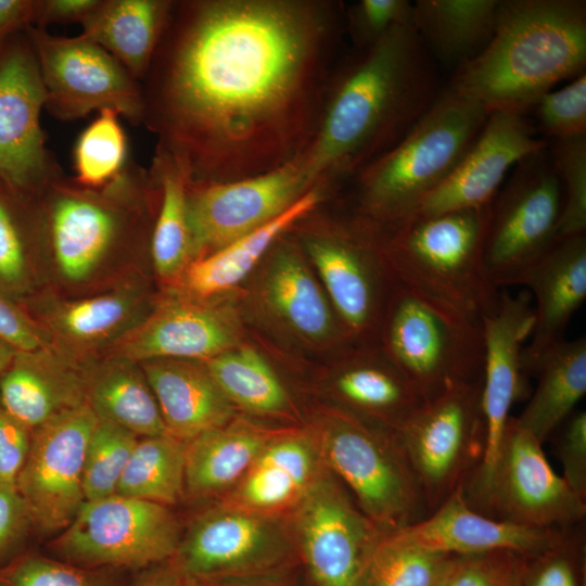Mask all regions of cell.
Masks as SVG:
<instances>
[{"mask_svg":"<svg viewBox=\"0 0 586 586\" xmlns=\"http://www.w3.org/2000/svg\"><path fill=\"white\" fill-rule=\"evenodd\" d=\"M340 0H173L142 123L190 183L278 169L309 145L345 50Z\"/></svg>","mask_w":586,"mask_h":586,"instance_id":"6da1fadb","label":"cell"},{"mask_svg":"<svg viewBox=\"0 0 586 586\" xmlns=\"http://www.w3.org/2000/svg\"><path fill=\"white\" fill-rule=\"evenodd\" d=\"M437 64L411 22L364 49H345L316 132L298 161L326 198L396 145L440 94Z\"/></svg>","mask_w":586,"mask_h":586,"instance_id":"7a4b0ae2","label":"cell"},{"mask_svg":"<svg viewBox=\"0 0 586 586\" xmlns=\"http://www.w3.org/2000/svg\"><path fill=\"white\" fill-rule=\"evenodd\" d=\"M585 68V0H500L492 39L446 86L488 114L525 116Z\"/></svg>","mask_w":586,"mask_h":586,"instance_id":"3957f363","label":"cell"},{"mask_svg":"<svg viewBox=\"0 0 586 586\" xmlns=\"http://www.w3.org/2000/svg\"><path fill=\"white\" fill-rule=\"evenodd\" d=\"M488 115L481 105L443 87L396 145L340 188L354 191V218L375 233L408 219L455 169Z\"/></svg>","mask_w":586,"mask_h":586,"instance_id":"277c9868","label":"cell"},{"mask_svg":"<svg viewBox=\"0 0 586 586\" xmlns=\"http://www.w3.org/2000/svg\"><path fill=\"white\" fill-rule=\"evenodd\" d=\"M489 205L430 217H411L377 233L394 279L446 310L480 323L500 290L484 263Z\"/></svg>","mask_w":586,"mask_h":586,"instance_id":"5b68a950","label":"cell"},{"mask_svg":"<svg viewBox=\"0 0 586 586\" xmlns=\"http://www.w3.org/2000/svg\"><path fill=\"white\" fill-rule=\"evenodd\" d=\"M327 468L384 534L409 526L429 507L395 430L372 425L346 410H332L317 431Z\"/></svg>","mask_w":586,"mask_h":586,"instance_id":"8992f818","label":"cell"},{"mask_svg":"<svg viewBox=\"0 0 586 586\" xmlns=\"http://www.w3.org/2000/svg\"><path fill=\"white\" fill-rule=\"evenodd\" d=\"M381 326L386 357L421 399L483 379L480 323L466 320L394 279Z\"/></svg>","mask_w":586,"mask_h":586,"instance_id":"52a82bcc","label":"cell"},{"mask_svg":"<svg viewBox=\"0 0 586 586\" xmlns=\"http://www.w3.org/2000/svg\"><path fill=\"white\" fill-rule=\"evenodd\" d=\"M473 510L508 523L564 530L585 521L586 501L555 472L543 444L511 417L488 468L461 486Z\"/></svg>","mask_w":586,"mask_h":586,"instance_id":"ba28073f","label":"cell"},{"mask_svg":"<svg viewBox=\"0 0 586 586\" xmlns=\"http://www.w3.org/2000/svg\"><path fill=\"white\" fill-rule=\"evenodd\" d=\"M173 559L193 586L301 565L288 515L222 501L192 521Z\"/></svg>","mask_w":586,"mask_h":586,"instance_id":"9c48e42d","label":"cell"},{"mask_svg":"<svg viewBox=\"0 0 586 586\" xmlns=\"http://www.w3.org/2000/svg\"><path fill=\"white\" fill-rule=\"evenodd\" d=\"M561 188L548 148L521 160L489 205L484 263L498 289L518 285L560 239Z\"/></svg>","mask_w":586,"mask_h":586,"instance_id":"30bf717a","label":"cell"},{"mask_svg":"<svg viewBox=\"0 0 586 586\" xmlns=\"http://www.w3.org/2000/svg\"><path fill=\"white\" fill-rule=\"evenodd\" d=\"M483 379L424 400L396 433L419 480L430 512L461 487L486 447Z\"/></svg>","mask_w":586,"mask_h":586,"instance_id":"8fae6325","label":"cell"},{"mask_svg":"<svg viewBox=\"0 0 586 586\" xmlns=\"http://www.w3.org/2000/svg\"><path fill=\"white\" fill-rule=\"evenodd\" d=\"M181 535L169 507L115 494L85 501L53 548L81 568L140 571L173 558Z\"/></svg>","mask_w":586,"mask_h":586,"instance_id":"7c38bea8","label":"cell"},{"mask_svg":"<svg viewBox=\"0 0 586 586\" xmlns=\"http://www.w3.org/2000/svg\"><path fill=\"white\" fill-rule=\"evenodd\" d=\"M25 30L44 86V109L53 117L76 120L112 109L141 125V85L112 54L81 34L55 36L35 26Z\"/></svg>","mask_w":586,"mask_h":586,"instance_id":"4fadbf2b","label":"cell"},{"mask_svg":"<svg viewBox=\"0 0 586 586\" xmlns=\"http://www.w3.org/2000/svg\"><path fill=\"white\" fill-rule=\"evenodd\" d=\"M301 565L315 586H358L382 533L324 466L288 514Z\"/></svg>","mask_w":586,"mask_h":586,"instance_id":"5bb4252c","label":"cell"},{"mask_svg":"<svg viewBox=\"0 0 586 586\" xmlns=\"http://www.w3.org/2000/svg\"><path fill=\"white\" fill-rule=\"evenodd\" d=\"M309 213L310 222L304 216L292 229L298 231L301 246L316 266L344 327L353 335L368 334L382 320L383 284L378 266L385 260L378 235L354 217L319 222Z\"/></svg>","mask_w":586,"mask_h":586,"instance_id":"9a60e30c","label":"cell"},{"mask_svg":"<svg viewBox=\"0 0 586 586\" xmlns=\"http://www.w3.org/2000/svg\"><path fill=\"white\" fill-rule=\"evenodd\" d=\"M44 105L38 61L24 29L0 43V181L15 192L36 193L62 171L46 146Z\"/></svg>","mask_w":586,"mask_h":586,"instance_id":"2e32d148","label":"cell"},{"mask_svg":"<svg viewBox=\"0 0 586 586\" xmlns=\"http://www.w3.org/2000/svg\"><path fill=\"white\" fill-rule=\"evenodd\" d=\"M311 189L298 158L240 180L188 182L187 215L193 259L265 226Z\"/></svg>","mask_w":586,"mask_h":586,"instance_id":"e0dca14e","label":"cell"},{"mask_svg":"<svg viewBox=\"0 0 586 586\" xmlns=\"http://www.w3.org/2000/svg\"><path fill=\"white\" fill-rule=\"evenodd\" d=\"M98 418L85 403L31 432L16 488L40 528L64 530L85 504L82 473L87 445Z\"/></svg>","mask_w":586,"mask_h":586,"instance_id":"ac0fdd59","label":"cell"},{"mask_svg":"<svg viewBox=\"0 0 586 586\" xmlns=\"http://www.w3.org/2000/svg\"><path fill=\"white\" fill-rule=\"evenodd\" d=\"M536 133L523 115L491 113L455 169L409 218L491 205L509 171L524 157L548 148V141Z\"/></svg>","mask_w":586,"mask_h":586,"instance_id":"d6986e66","label":"cell"},{"mask_svg":"<svg viewBox=\"0 0 586 586\" xmlns=\"http://www.w3.org/2000/svg\"><path fill=\"white\" fill-rule=\"evenodd\" d=\"M535 322L531 294L500 292L493 313L481 319L484 343L482 407L486 426V447L475 471L493 462L514 403L528 392L522 366L523 343Z\"/></svg>","mask_w":586,"mask_h":586,"instance_id":"ffe728a7","label":"cell"},{"mask_svg":"<svg viewBox=\"0 0 586 586\" xmlns=\"http://www.w3.org/2000/svg\"><path fill=\"white\" fill-rule=\"evenodd\" d=\"M238 329L224 308L183 298L162 303L117 342L114 355L137 362L151 359L207 361L233 348Z\"/></svg>","mask_w":586,"mask_h":586,"instance_id":"44dd1931","label":"cell"},{"mask_svg":"<svg viewBox=\"0 0 586 586\" xmlns=\"http://www.w3.org/2000/svg\"><path fill=\"white\" fill-rule=\"evenodd\" d=\"M324 466L317 432L280 430L219 501L264 514L288 515Z\"/></svg>","mask_w":586,"mask_h":586,"instance_id":"7402d4cb","label":"cell"},{"mask_svg":"<svg viewBox=\"0 0 586 586\" xmlns=\"http://www.w3.org/2000/svg\"><path fill=\"white\" fill-rule=\"evenodd\" d=\"M561 531L487 517L468 506L459 487L424 519L391 533L415 547L448 555L507 550L532 556L552 544Z\"/></svg>","mask_w":586,"mask_h":586,"instance_id":"603a6c76","label":"cell"},{"mask_svg":"<svg viewBox=\"0 0 586 586\" xmlns=\"http://www.w3.org/2000/svg\"><path fill=\"white\" fill-rule=\"evenodd\" d=\"M534 301L535 322L522 366L533 374L542 355L563 341L568 324L586 298V237L560 238L522 277Z\"/></svg>","mask_w":586,"mask_h":586,"instance_id":"cb8c5ba5","label":"cell"},{"mask_svg":"<svg viewBox=\"0 0 586 586\" xmlns=\"http://www.w3.org/2000/svg\"><path fill=\"white\" fill-rule=\"evenodd\" d=\"M139 364L173 437L188 442L234 419V406L204 361L162 358Z\"/></svg>","mask_w":586,"mask_h":586,"instance_id":"d4e9b609","label":"cell"},{"mask_svg":"<svg viewBox=\"0 0 586 586\" xmlns=\"http://www.w3.org/2000/svg\"><path fill=\"white\" fill-rule=\"evenodd\" d=\"M0 403L33 432L56 415L85 404V370L52 347L21 353L0 379Z\"/></svg>","mask_w":586,"mask_h":586,"instance_id":"484cf974","label":"cell"},{"mask_svg":"<svg viewBox=\"0 0 586 586\" xmlns=\"http://www.w3.org/2000/svg\"><path fill=\"white\" fill-rule=\"evenodd\" d=\"M279 431L233 419L184 442V494L195 499L222 498Z\"/></svg>","mask_w":586,"mask_h":586,"instance_id":"4316f807","label":"cell"},{"mask_svg":"<svg viewBox=\"0 0 586 586\" xmlns=\"http://www.w3.org/2000/svg\"><path fill=\"white\" fill-rule=\"evenodd\" d=\"M499 1L417 0L411 24L436 64L454 72L492 39Z\"/></svg>","mask_w":586,"mask_h":586,"instance_id":"83f0119b","label":"cell"},{"mask_svg":"<svg viewBox=\"0 0 586 586\" xmlns=\"http://www.w3.org/2000/svg\"><path fill=\"white\" fill-rule=\"evenodd\" d=\"M173 0H101L81 35L112 54L141 82L164 30Z\"/></svg>","mask_w":586,"mask_h":586,"instance_id":"f1b7e54d","label":"cell"},{"mask_svg":"<svg viewBox=\"0 0 586 586\" xmlns=\"http://www.w3.org/2000/svg\"><path fill=\"white\" fill-rule=\"evenodd\" d=\"M323 200V192L313 188L265 226L191 260L181 272L184 291L192 298H206L233 288L249 275L279 238Z\"/></svg>","mask_w":586,"mask_h":586,"instance_id":"f546056e","label":"cell"},{"mask_svg":"<svg viewBox=\"0 0 586 586\" xmlns=\"http://www.w3.org/2000/svg\"><path fill=\"white\" fill-rule=\"evenodd\" d=\"M85 402L99 420L138 437L168 434L145 374L131 359L113 354L85 370Z\"/></svg>","mask_w":586,"mask_h":586,"instance_id":"4dcf8cb0","label":"cell"},{"mask_svg":"<svg viewBox=\"0 0 586 586\" xmlns=\"http://www.w3.org/2000/svg\"><path fill=\"white\" fill-rule=\"evenodd\" d=\"M538 383L517 423L544 444L586 394V337L563 340L546 351L534 372Z\"/></svg>","mask_w":586,"mask_h":586,"instance_id":"1f68e13d","label":"cell"},{"mask_svg":"<svg viewBox=\"0 0 586 586\" xmlns=\"http://www.w3.org/2000/svg\"><path fill=\"white\" fill-rule=\"evenodd\" d=\"M264 283L266 301L292 329L311 340L335 331L331 303L306 267L286 232L272 246Z\"/></svg>","mask_w":586,"mask_h":586,"instance_id":"d6a6232c","label":"cell"},{"mask_svg":"<svg viewBox=\"0 0 586 586\" xmlns=\"http://www.w3.org/2000/svg\"><path fill=\"white\" fill-rule=\"evenodd\" d=\"M146 316L142 298L135 291L123 290L60 303L47 319L69 346L92 348L118 342Z\"/></svg>","mask_w":586,"mask_h":586,"instance_id":"836d02e7","label":"cell"},{"mask_svg":"<svg viewBox=\"0 0 586 586\" xmlns=\"http://www.w3.org/2000/svg\"><path fill=\"white\" fill-rule=\"evenodd\" d=\"M382 361L353 360L341 369L333 385L343 402L396 431L423 400L387 357Z\"/></svg>","mask_w":586,"mask_h":586,"instance_id":"e575fe53","label":"cell"},{"mask_svg":"<svg viewBox=\"0 0 586 586\" xmlns=\"http://www.w3.org/2000/svg\"><path fill=\"white\" fill-rule=\"evenodd\" d=\"M149 169L160 188L150 239L151 255L158 276L171 279L193 259L187 215L188 181L171 156L157 148Z\"/></svg>","mask_w":586,"mask_h":586,"instance_id":"d590c367","label":"cell"},{"mask_svg":"<svg viewBox=\"0 0 586 586\" xmlns=\"http://www.w3.org/2000/svg\"><path fill=\"white\" fill-rule=\"evenodd\" d=\"M184 442L169 434L138 438L116 494L175 505L184 494Z\"/></svg>","mask_w":586,"mask_h":586,"instance_id":"8d00e7d4","label":"cell"},{"mask_svg":"<svg viewBox=\"0 0 586 586\" xmlns=\"http://www.w3.org/2000/svg\"><path fill=\"white\" fill-rule=\"evenodd\" d=\"M204 362L233 406L271 416L289 410L290 398L284 386L255 349L230 348Z\"/></svg>","mask_w":586,"mask_h":586,"instance_id":"74e56055","label":"cell"},{"mask_svg":"<svg viewBox=\"0 0 586 586\" xmlns=\"http://www.w3.org/2000/svg\"><path fill=\"white\" fill-rule=\"evenodd\" d=\"M453 556L415 547L386 533L367 558L358 586H440Z\"/></svg>","mask_w":586,"mask_h":586,"instance_id":"f35d334b","label":"cell"},{"mask_svg":"<svg viewBox=\"0 0 586 586\" xmlns=\"http://www.w3.org/2000/svg\"><path fill=\"white\" fill-rule=\"evenodd\" d=\"M119 114L105 109L80 133L74 148L75 181L101 189L113 181L128 163V142Z\"/></svg>","mask_w":586,"mask_h":586,"instance_id":"ab89813d","label":"cell"},{"mask_svg":"<svg viewBox=\"0 0 586 586\" xmlns=\"http://www.w3.org/2000/svg\"><path fill=\"white\" fill-rule=\"evenodd\" d=\"M138 438L116 424L98 419L85 455L82 489L86 501L116 494Z\"/></svg>","mask_w":586,"mask_h":586,"instance_id":"60d3db41","label":"cell"},{"mask_svg":"<svg viewBox=\"0 0 586 586\" xmlns=\"http://www.w3.org/2000/svg\"><path fill=\"white\" fill-rule=\"evenodd\" d=\"M521 586H586L585 521L562 530L544 550L524 557Z\"/></svg>","mask_w":586,"mask_h":586,"instance_id":"b9f144b4","label":"cell"},{"mask_svg":"<svg viewBox=\"0 0 586 586\" xmlns=\"http://www.w3.org/2000/svg\"><path fill=\"white\" fill-rule=\"evenodd\" d=\"M548 150L562 195L559 237L585 234L586 136L552 140L548 142Z\"/></svg>","mask_w":586,"mask_h":586,"instance_id":"7bdbcfd3","label":"cell"},{"mask_svg":"<svg viewBox=\"0 0 586 586\" xmlns=\"http://www.w3.org/2000/svg\"><path fill=\"white\" fill-rule=\"evenodd\" d=\"M110 569H87L60 559L25 556L0 568L4 586H119Z\"/></svg>","mask_w":586,"mask_h":586,"instance_id":"ee69618b","label":"cell"},{"mask_svg":"<svg viewBox=\"0 0 586 586\" xmlns=\"http://www.w3.org/2000/svg\"><path fill=\"white\" fill-rule=\"evenodd\" d=\"M532 111L550 141L586 136V73L542 95Z\"/></svg>","mask_w":586,"mask_h":586,"instance_id":"f6af8a7d","label":"cell"},{"mask_svg":"<svg viewBox=\"0 0 586 586\" xmlns=\"http://www.w3.org/2000/svg\"><path fill=\"white\" fill-rule=\"evenodd\" d=\"M524 557L507 550L454 555L440 586H521Z\"/></svg>","mask_w":586,"mask_h":586,"instance_id":"bcb514c9","label":"cell"},{"mask_svg":"<svg viewBox=\"0 0 586 586\" xmlns=\"http://www.w3.org/2000/svg\"><path fill=\"white\" fill-rule=\"evenodd\" d=\"M412 2L408 0H359L346 4L345 35L349 47L368 48L395 25L411 22Z\"/></svg>","mask_w":586,"mask_h":586,"instance_id":"7dc6e473","label":"cell"},{"mask_svg":"<svg viewBox=\"0 0 586 586\" xmlns=\"http://www.w3.org/2000/svg\"><path fill=\"white\" fill-rule=\"evenodd\" d=\"M555 448L562 468L561 477L586 501V412L574 410L556 430Z\"/></svg>","mask_w":586,"mask_h":586,"instance_id":"c3c4849f","label":"cell"},{"mask_svg":"<svg viewBox=\"0 0 586 586\" xmlns=\"http://www.w3.org/2000/svg\"><path fill=\"white\" fill-rule=\"evenodd\" d=\"M26 244L15 212L0 192V281L20 284L26 276Z\"/></svg>","mask_w":586,"mask_h":586,"instance_id":"681fc988","label":"cell"},{"mask_svg":"<svg viewBox=\"0 0 586 586\" xmlns=\"http://www.w3.org/2000/svg\"><path fill=\"white\" fill-rule=\"evenodd\" d=\"M30 441L31 432L0 406V484L16 486Z\"/></svg>","mask_w":586,"mask_h":586,"instance_id":"f907efd6","label":"cell"},{"mask_svg":"<svg viewBox=\"0 0 586 586\" xmlns=\"http://www.w3.org/2000/svg\"><path fill=\"white\" fill-rule=\"evenodd\" d=\"M0 340L21 353L52 347L47 332L35 324L1 294Z\"/></svg>","mask_w":586,"mask_h":586,"instance_id":"816d5d0a","label":"cell"},{"mask_svg":"<svg viewBox=\"0 0 586 586\" xmlns=\"http://www.w3.org/2000/svg\"><path fill=\"white\" fill-rule=\"evenodd\" d=\"M30 518L16 486L0 484V561L22 536Z\"/></svg>","mask_w":586,"mask_h":586,"instance_id":"f5cc1de1","label":"cell"},{"mask_svg":"<svg viewBox=\"0 0 586 586\" xmlns=\"http://www.w3.org/2000/svg\"><path fill=\"white\" fill-rule=\"evenodd\" d=\"M101 0H35L34 25L47 29L51 24H72L84 21Z\"/></svg>","mask_w":586,"mask_h":586,"instance_id":"db71d44e","label":"cell"},{"mask_svg":"<svg viewBox=\"0 0 586 586\" xmlns=\"http://www.w3.org/2000/svg\"><path fill=\"white\" fill-rule=\"evenodd\" d=\"M35 0H0V43L34 25Z\"/></svg>","mask_w":586,"mask_h":586,"instance_id":"11a10c76","label":"cell"},{"mask_svg":"<svg viewBox=\"0 0 586 586\" xmlns=\"http://www.w3.org/2000/svg\"><path fill=\"white\" fill-rule=\"evenodd\" d=\"M130 586H193L173 558L150 565L135 577Z\"/></svg>","mask_w":586,"mask_h":586,"instance_id":"9f6ffc18","label":"cell"},{"mask_svg":"<svg viewBox=\"0 0 586 586\" xmlns=\"http://www.w3.org/2000/svg\"><path fill=\"white\" fill-rule=\"evenodd\" d=\"M297 566L266 574L229 579L215 586H300Z\"/></svg>","mask_w":586,"mask_h":586,"instance_id":"6f0895ef","label":"cell"},{"mask_svg":"<svg viewBox=\"0 0 586 586\" xmlns=\"http://www.w3.org/2000/svg\"><path fill=\"white\" fill-rule=\"evenodd\" d=\"M16 351L0 340V379L12 362Z\"/></svg>","mask_w":586,"mask_h":586,"instance_id":"680465c9","label":"cell"},{"mask_svg":"<svg viewBox=\"0 0 586 586\" xmlns=\"http://www.w3.org/2000/svg\"><path fill=\"white\" fill-rule=\"evenodd\" d=\"M304 586H315L311 582H309L307 579V577H305V583H304Z\"/></svg>","mask_w":586,"mask_h":586,"instance_id":"91938a15","label":"cell"},{"mask_svg":"<svg viewBox=\"0 0 586 586\" xmlns=\"http://www.w3.org/2000/svg\"><path fill=\"white\" fill-rule=\"evenodd\" d=\"M0 586H4V585L0 582Z\"/></svg>","mask_w":586,"mask_h":586,"instance_id":"94428289","label":"cell"}]
</instances>
